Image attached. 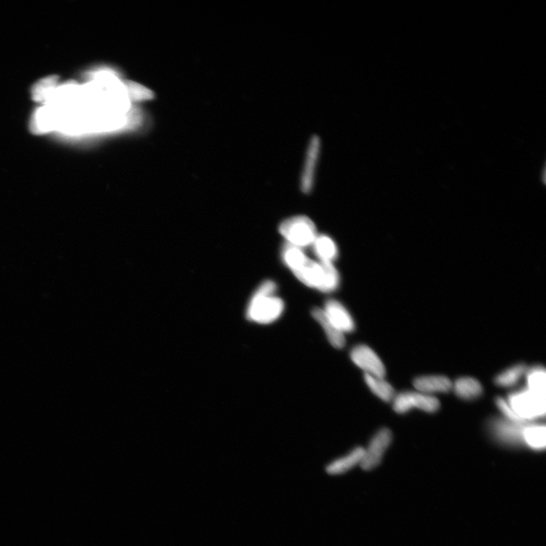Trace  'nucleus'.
<instances>
[{
	"instance_id": "nucleus-3",
	"label": "nucleus",
	"mask_w": 546,
	"mask_h": 546,
	"mask_svg": "<svg viewBox=\"0 0 546 546\" xmlns=\"http://www.w3.org/2000/svg\"><path fill=\"white\" fill-rule=\"evenodd\" d=\"M304 285L323 292H332L339 285V275L333 263L314 262L310 259L299 270L293 272Z\"/></svg>"
},
{
	"instance_id": "nucleus-17",
	"label": "nucleus",
	"mask_w": 546,
	"mask_h": 546,
	"mask_svg": "<svg viewBox=\"0 0 546 546\" xmlns=\"http://www.w3.org/2000/svg\"><path fill=\"white\" fill-rule=\"evenodd\" d=\"M364 379L370 391L381 400L390 402L393 401L395 395L394 388L382 377H377L365 374Z\"/></svg>"
},
{
	"instance_id": "nucleus-16",
	"label": "nucleus",
	"mask_w": 546,
	"mask_h": 546,
	"mask_svg": "<svg viewBox=\"0 0 546 546\" xmlns=\"http://www.w3.org/2000/svg\"><path fill=\"white\" fill-rule=\"evenodd\" d=\"M313 246L315 254L321 262L333 263L338 257V247L329 236H317Z\"/></svg>"
},
{
	"instance_id": "nucleus-6",
	"label": "nucleus",
	"mask_w": 546,
	"mask_h": 546,
	"mask_svg": "<svg viewBox=\"0 0 546 546\" xmlns=\"http://www.w3.org/2000/svg\"><path fill=\"white\" fill-rule=\"evenodd\" d=\"M393 402L394 411L400 415L415 408L434 413L440 408V403L435 397L419 392L402 393L396 395Z\"/></svg>"
},
{
	"instance_id": "nucleus-23",
	"label": "nucleus",
	"mask_w": 546,
	"mask_h": 546,
	"mask_svg": "<svg viewBox=\"0 0 546 546\" xmlns=\"http://www.w3.org/2000/svg\"><path fill=\"white\" fill-rule=\"evenodd\" d=\"M496 402L497 407L503 413V415L506 417V419L514 421H520L516 413H514L508 401L502 399V397H497ZM521 422H523V421H521Z\"/></svg>"
},
{
	"instance_id": "nucleus-21",
	"label": "nucleus",
	"mask_w": 546,
	"mask_h": 546,
	"mask_svg": "<svg viewBox=\"0 0 546 546\" xmlns=\"http://www.w3.org/2000/svg\"><path fill=\"white\" fill-rule=\"evenodd\" d=\"M527 386L534 392L546 394V373L542 366H535L526 373Z\"/></svg>"
},
{
	"instance_id": "nucleus-5",
	"label": "nucleus",
	"mask_w": 546,
	"mask_h": 546,
	"mask_svg": "<svg viewBox=\"0 0 546 546\" xmlns=\"http://www.w3.org/2000/svg\"><path fill=\"white\" fill-rule=\"evenodd\" d=\"M279 232L287 240L288 244L300 248L313 245L317 237L314 223L304 216L287 218L281 223Z\"/></svg>"
},
{
	"instance_id": "nucleus-9",
	"label": "nucleus",
	"mask_w": 546,
	"mask_h": 546,
	"mask_svg": "<svg viewBox=\"0 0 546 546\" xmlns=\"http://www.w3.org/2000/svg\"><path fill=\"white\" fill-rule=\"evenodd\" d=\"M352 361L368 375L384 378L386 368L384 363L374 350L368 346L358 345L350 350Z\"/></svg>"
},
{
	"instance_id": "nucleus-22",
	"label": "nucleus",
	"mask_w": 546,
	"mask_h": 546,
	"mask_svg": "<svg viewBox=\"0 0 546 546\" xmlns=\"http://www.w3.org/2000/svg\"><path fill=\"white\" fill-rule=\"evenodd\" d=\"M56 77H49L39 82L33 90V97L37 101L48 102L55 90L57 88Z\"/></svg>"
},
{
	"instance_id": "nucleus-11",
	"label": "nucleus",
	"mask_w": 546,
	"mask_h": 546,
	"mask_svg": "<svg viewBox=\"0 0 546 546\" xmlns=\"http://www.w3.org/2000/svg\"><path fill=\"white\" fill-rule=\"evenodd\" d=\"M319 150V139L317 136H314L310 140L305 166H304L301 178V190L306 194L310 193L312 188H313Z\"/></svg>"
},
{
	"instance_id": "nucleus-15",
	"label": "nucleus",
	"mask_w": 546,
	"mask_h": 546,
	"mask_svg": "<svg viewBox=\"0 0 546 546\" xmlns=\"http://www.w3.org/2000/svg\"><path fill=\"white\" fill-rule=\"evenodd\" d=\"M454 391L460 399L464 400H473L478 399L482 394V387L480 382L471 377H462L458 379L454 385Z\"/></svg>"
},
{
	"instance_id": "nucleus-12",
	"label": "nucleus",
	"mask_w": 546,
	"mask_h": 546,
	"mask_svg": "<svg viewBox=\"0 0 546 546\" xmlns=\"http://www.w3.org/2000/svg\"><path fill=\"white\" fill-rule=\"evenodd\" d=\"M451 381L444 376H424L413 381L417 391L426 395L447 393L452 388Z\"/></svg>"
},
{
	"instance_id": "nucleus-7",
	"label": "nucleus",
	"mask_w": 546,
	"mask_h": 546,
	"mask_svg": "<svg viewBox=\"0 0 546 546\" xmlns=\"http://www.w3.org/2000/svg\"><path fill=\"white\" fill-rule=\"evenodd\" d=\"M528 422L509 419H495L489 424V431L499 442L516 446L525 444L524 431Z\"/></svg>"
},
{
	"instance_id": "nucleus-1",
	"label": "nucleus",
	"mask_w": 546,
	"mask_h": 546,
	"mask_svg": "<svg viewBox=\"0 0 546 546\" xmlns=\"http://www.w3.org/2000/svg\"><path fill=\"white\" fill-rule=\"evenodd\" d=\"M132 86L111 70L91 74L89 82L76 84L70 95L55 105L57 129L68 135L111 133L128 127L131 118Z\"/></svg>"
},
{
	"instance_id": "nucleus-13",
	"label": "nucleus",
	"mask_w": 546,
	"mask_h": 546,
	"mask_svg": "<svg viewBox=\"0 0 546 546\" xmlns=\"http://www.w3.org/2000/svg\"><path fill=\"white\" fill-rule=\"evenodd\" d=\"M364 453V448L357 447L348 454L337 460L326 468V472L330 475L344 474L357 465H360Z\"/></svg>"
},
{
	"instance_id": "nucleus-20",
	"label": "nucleus",
	"mask_w": 546,
	"mask_h": 546,
	"mask_svg": "<svg viewBox=\"0 0 546 546\" xmlns=\"http://www.w3.org/2000/svg\"><path fill=\"white\" fill-rule=\"evenodd\" d=\"M282 257L286 266L293 272L301 269L309 259L300 247L290 244L283 247Z\"/></svg>"
},
{
	"instance_id": "nucleus-19",
	"label": "nucleus",
	"mask_w": 546,
	"mask_h": 546,
	"mask_svg": "<svg viewBox=\"0 0 546 546\" xmlns=\"http://www.w3.org/2000/svg\"><path fill=\"white\" fill-rule=\"evenodd\" d=\"M527 366L524 364H519L511 366L496 377V384L499 387L510 388L518 384L523 377L526 375Z\"/></svg>"
},
{
	"instance_id": "nucleus-14",
	"label": "nucleus",
	"mask_w": 546,
	"mask_h": 546,
	"mask_svg": "<svg viewBox=\"0 0 546 546\" xmlns=\"http://www.w3.org/2000/svg\"><path fill=\"white\" fill-rule=\"evenodd\" d=\"M312 316L321 326L328 341L335 348L341 349L346 345L345 334L337 329L328 319L323 309L315 308L312 310Z\"/></svg>"
},
{
	"instance_id": "nucleus-8",
	"label": "nucleus",
	"mask_w": 546,
	"mask_h": 546,
	"mask_svg": "<svg viewBox=\"0 0 546 546\" xmlns=\"http://www.w3.org/2000/svg\"><path fill=\"white\" fill-rule=\"evenodd\" d=\"M392 440V432L387 428L381 429L373 437L368 448L364 449V456L360 464L364 471H372L379 465Z\"/></svg>"
},
{
	"instance_id": "nucleus-10",
	"label": "nucleus",
	"mask_w": 546,
	"mask_h": 546,
	"mask_svg": "<svg viewBox=\"0 0 546 546\" xmlns=\"http://www.w3.org/2000/svg\"><path fill=\"white\" fill-rule=\"evenodd\" d=\"M330 321L341 332L350 333L355 330V323L348 310L337 300H328L323 309Z\"/></svg>"
},
{
	"instance_id": "nucleus-18",
	"label": "nucleus",
	"mask_w": 546,
	"mask_h": 546,
	"mask_svg": "<svg viewBox=\"0 0 546 546\" xmlns=\"http://www.w3.org/2000/svg\"><path fill=\"white\" fill-rule=\"evenodd\" d=\"M524 442L534 450H543L546 444V430L544 425L529 424L524 431Z\"/></svg>"
},
{
	"instance_id": "nucleus-4",
	"label": "nucleus",
	"mask_w": 546,
	"mask_h": 546,
	"mask_svg": "<svg viewBox=\"0 0 546 546\" xmlns=\"http://www.w3.org/2000/svg\"><path fill=\"white\" fill-rule=\"evenodd\" d=\"M545 395L525 388L511 394L507 401L520 421L529 422L545 416Z\"/></svg>"
},
{
	"instance_id": "nucleus-2",
	"label": "nucleus",
	"mask_w": 546,
	"mask_h": 546,
	"mask_svg": "<svg viewBox=\"0 0 546 546\" xmlns=\"http://www.w3.org/2000/svg\"><path fill=\"white\" fill-rule=\"evenodd\" d=\"M277 287L271 280L265 281L255 291L246 310L249 321L270 324L283 314L285 303L275 295Z\"/></svg>"
}]
</instances>
